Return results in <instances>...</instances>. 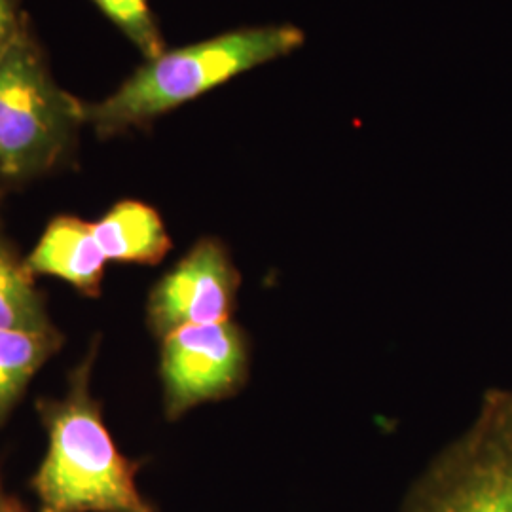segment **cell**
<instances>
[{
  "instance_id": "3",
  "label": "cell",
  "mask_w": 512,
  "mask_h": 512,
  "mask_svg": "<svg viewBox=\"0 0 512 512\" xmlns=\"http://www.w3.org/2000/svg\"><path fill=\"white\" fill-rule=\"evenodd\" d=\"M84 101L63 90L31 19L0 54V190L71 162L86 128Z\"/></svg>"
},
{
  "instance_id": "8",
  "label": "cell",
  "mask_w": 512,
  "mask_h": 512,
  "mask_svg": "<svg viewBox=\"0 0 512 512\" xmlns=\"http://www.w3.org/2000/svg\"><path fill=\"white\" fill-rule=\"evenodd\" d=\"M92 224L107 262L158 264L173 245L158 209L139 200L114 203Z\"/></svg>"
},
{
  "instance_id": "1",
  "label": "cell",
  "mask_w": 512,
  "mask_h": 512,
  "mask_svg": "<svg viewBox=\"0 0 512 512\" xmlns=\"http://www.w3.org/2000/svg\"><path fill=\"white\" fill-rule=\"evenodd\" d=\"M306 35L291 23L239 27L139 65L101 101H84L86 128L99 139L150 131L173 110L215 92L241 74L302 48Z\"/></svg>"
},
{
  "instance_id": "11",
  "label": "cell",
  "mask_w": 512,
  "mask_h": 512,
  "mask_svg": "<svg viewBox=\"0 0 512 512\" xmlns=\"http://www.w3.org/2000/svg\"><path fill=\"white\" fill-rule=\"evenodd\" d=\"M97 10L148 59L167 50L162 27L148 0H92Z\"/></svg>"
},
{
  "instance_id": "4",
  "label": "cell",
  "mask_w": 512,
  "mask_h": 512,
  "mask_svg": "<svg viewBox=\"0 0 512 512\" xmlns=\"http://www.w3.org/2000/svg\"><path fill=\"white\" fill-rule=\"evenodd\" d=\"M401 512H512V391L484 399L471 429L421 476Z\"/></svg>"
},
{
  "instance_id": "6",
  "label": "cell",
  "mask_w": 512,
  "mask_h": 512,
  "mask_svg": "<svg viewBox=\"0 0 512 512\" xmlns=\"http://www.w3.org/2000/svg\"><path fill=\"white\" fill-rule=\"evenodd\" d=\"M241 275L219 238H202L154 285L148 325L160 338L192 325L230 321Z\"/></svg>"
},
{
  "instance_id": "13",
  "label": "cell",
  "mask_w": 512,
  "mask_h": 512,
  "mask_svg": "<svg viewBox=\"0 0 512 512\" xmlns=\"http://www.w3.org/2000/svg\"><path fill=\"white\" fill-rule=\"evenodd\" d=\"M0 512H29L16 495L10 494V492L2 486V482H0ZM40 512L50 511H42V509H40Z\"/></svg>"
},
{
  "instance_id": "12",
  "label": "cell",
  "mask_w": 512,
  "mask_h": 512,
  "mask_svg": "<svg viewBox=\"0 0 512 512\" xmlns=\"http://www.w3.org/2000/svg\"><path fill=\"white\" fill-rule=\"evenodd\" d=\"M29 19L23 0H0V54L16 40Z\"/></svg>"
},
{
  "instance_id": "2",
  "label": "cell",
  "mask_w": 512,
  "mask_h": 512,
  "mask_svg": "<svg viewBox=\"0 0 512 512\" xmlns=\"http://www.w3.org/2000/svg\"><path fill=\"white\" fill-rule=\"evenodd\" d=\"M92 359L74 370L61 399L38 404L48 448L31 488L42 511L158 512L137 484V463L120 452L93 399Z\"/></svg>"
},
{
  "instance_id": "10",
  "label": "cell",
  "mask_w": 512,
  "mask_h": 512,
  "mask_svg": "<svg viewBox=\"0 0 512 512\" xmlns=\"http://www.w3.org/2000/svg\"><path fill=\"white\" fill-rule=\"evenodd\" d=\"M54 329L25 260L0 236V330Z\"/></svg>"
},
{
  "instance_id": "5",
  "label": "cell",
  "mask_w": 512,
  "mask_h": 512,
  "mask_svg": "<svg viewBox=\"0 0 512 512\" xmlns=\"http://www.w3.org/2000/svg\"><path fill=\"white\" fill-rule=\"evenodd\" d=\"M247 374V336L232 321L183 327L162 338L160 378L169 420L234 395Z\"/></svg>"
},
{
  "instance_id": "9",
  "label": "cell",
  "mask_w": 512,
  "mask_h": 512,
  "mask_svg": "<svg viewBox=\"0 0 512 512\" xmlns=\"http://www.w3.org/2000/svg\"><path fill=\"white\" fill-rule=\"evenodd\" d=\"M57 348L54 329L0 330V423Z\"/></svg>"
},
{
  "instance_id": "7",
  "label": "cell",
  "mask_w": 512,
  "mask_h": 512,
  "mask_svg": "<svg viewBox=\"0 0 512 512\" xmlns=\"http://www.w3.org/2000/svg\"><path fill=\"white\" fill-rule=\"evenodd\" d=\"M107 258L93 236V224L73 215L48 222L25 266L33 275L61 279L86 296H97L103 285Z\"/></svg>"
}]
</instances>
